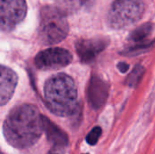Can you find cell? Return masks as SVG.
Instances as JSON below:
<instances>
[{
    "mask_svg": "<svg viewBox=\"0 0 155 154\" xmlns=\"http://www.w3.org/2000/svg\"><path fill=\"white\" fill-rule=\"evenodd\" d=\"M143 0H114L107 15L111 28L122 29L138 22L144 13Z\"/></svg>",
    "mask_w": 155,
    "mask_h": 154,
    "instance_id": "cell-4",
    "label": "cell"
},
{
    "mask_svg": "<svg viewBox=\"0 0 155 154\" xmlns=\"http://www.w3.org/2000/svg\"><path fill=\"white\" fill-rule=\"evenodd\" d=\"M109 84L101 76L93 74L87 87V100L94 110L102 108L109 96Z\"/></svg>",
    "mask_w": 155,
    "mask_h": 154,
    "instance_id": "cell-8",
    "label": "cell"
},
{
    "mask_svg": "<svg viewBox=\"0 0 155 154\" xmlns=\"http://www.w3.org/2000/svg\"><path fill=\"white\" fill-rule=\"evenodd\" d=\"M92 3L93 0H55L56 7L65 15L78 13L89 7Z\"/></svg>",
    "mask_w": 155,
    "mask_h": 154,
    "instance_id": "cell-11",
    "label": "cell"
},
{
    "mask_svg": "<svg viewBox=\"0 0 155 154\" xmlns=\"http://www.w3.org/2000/svg\"><path fill=\"white\" fill-rule=\"evenodd\" d=\"M102 128L101 127H99V126H96V127H94L91 131H90V133L87 134V136H86V138H85V141H86V143L89 144V145H95L97 143H98V141H99V139H100V137H101V135H102Z\"/></svg>",
    "mask_w": 155,
    "mask_h": 154,
    "instance_id": "cell-15",
    "label": "cell"
},
{
    "mask_svg": "<svg viewBox=\"0 0 155 154\" xmlns=\"http://www.w3.org/2000/svg\"><path fill=\"white\" fill-rule=\"evenodd\" d=\"M17 74L9 67L1 65V84H0V103L4 106L12 98L17 84Z\"/></svg>",
    "mask_w": 155,
    "mask_h": 154,
    "instance_id": "cell-9",
    "label": "cell"
},
{
    "mask_svg": "<svg viewBox=\"0 0 155 154\" xmlns=\"http://www.w3.org/2000/svg\"><path fill=\"white\" fill-rule=\"evenodd\" d=\"M27 5L25 0H0L1 30L12 31L25 17Z\"/></svg>",
    "mask_w": 155,
    "mask_h": 154,
    "instance_id": "cell-5",
    "label": "cell"
},
{
    "mask_svg": "<svg viewBox=\"0 0 155 154\" xmlns=\"http://www.w3.org/2000/svg\"><path fill=\"white\" fill-rule=\"evenodd\" d=\"M153 30V25L152 23H145L136 29H134L129 35V40L133 43H140L145 41V39L152 34Z\"/></svg>",
    "mask_w": 155,
    "mask_h": 154,
    "instance_id": "cell-13",
    "label": "cell"
},
{
    "mask_svg": "<svg viewBox=\"0 0 155 154\" xmlns=\"http://www.w3.org/2000/svg\"><path fill=\"white\" fill-rule=\"evenodd\" d=\"M43 132L42 115L33 104H22L14 108L3 123L5 141L16 149H26L35 145Z\"/></svg>",
    "mask_w": 155,
    "mask_h": 154,
    "instance_id": "cell-1",
    "label": "cell"
},
{
    "mask_svg": "<svg viewBox=\"0 0 155 154\" xmlns=\"http://www.w3.org/2000/svg\"><path fill=\"white\" fill-rule=\"evenodd\" d=\"M69 25L66 15L58 7L45 5L40 12L38 39L45 45L56 44L68 34Z\"/></svg>",
    "mask_w": 155,
    "mask_h": 154,
    "instance_id": "cell-3",
    "label": "cell"
},
{
    "mask_svg": "<svg viewBox=\"0 0 155 154\" xmlns=\"http://www.w3.org/2000/svg\"><path fill=\"white\" fill-rule=\"evenodd\" d=\"M145 72V68L142 64H137L131 72V74L126 78V84L131 88H135L140 84L143 74Z\"/></svg>",
    "mask_w": 155,
    "mask_h": 154,
    "instance_id": "cell-14",
    "label": "cell"
},
{
    "mask_svg": "<svg viewBox=\"0 0 155 154\" xmlns=\"http://www.w3.org/2000/svg\"><path fill=\"white\" fill-rule=\"evenodd\" d=\"M73 61L71 53L64 48L53 47L41 51L35 58L36 67L44 71H53L69 65Z\"/></svg>",
    "mask_w": 155,
    "mask_h": 154,
    "instance_id": "cell-6",
    "label": "cell"
},
{
    "mask_svg": "<svg viewBox=\"0 0 155 154\" xmlns=\"http://www.w3.org/2000/svg\"><path fill=\"white\" fill-rule=\"evenodd\" d=\"M44 94L47 108L57 116H72L77 111V89L73 78L65 74L49 78L45 84Z\"/></svg>",
    "mask_w": 155,
    "mask_h": 154,
    "instance_id": "cell-2",
    "label": "cell"
},
{
    "mask_svg": "<svg viewBox=\"0 0 155 154\" xmlns=\"http://www.w3.org/2000/svg\"><path fill=\"white\" fill-rule=\"evenodd\" d=\"M110 40L106 37L80 39L75 43V50L80 60L84 64L93 62L109 45Z\"/></svg>",
    "mask_w": 155,
    "mask_h": 154,
    "instance_id": "cell-7",
    "label": "cell"
},
{
    "mask_svg": "<svg viewBox=\"0 0 155 154\" xmlns=\"http://www.w3.org/2000/svg\"><path fill=\"white\" fill-rule=\"evenodd\" d=\"M58 148H55V147H54L52 150H50L49 152H48V153L47 154H59L58 153Z\"/></svg>",
    "mask_w": 155,
    "mask_h": 154,
    "instance_id": "cell-17",
    "label": "cell"
},
{
    "mask_svg": "<svg viewBox=\"0 0 155 154\" xmlns=\"http://www.w3.org/2000/svg\"><path fill=\"white\" fill-rule=\"evenodd\" d=\"M42 122H43V131L47 140L51 143H53L54 147L58 149L65 148L69 143L67 134L46 116L42 115Z\"/></svg>",
    "mask_w": 155,
    "mask_h": 154,
    "instance_id": "cell-10",
    "label": "cell"
},
{
    "mask_svg": "<svg viewBox=\"0 0 155 154\" xmlns=\"http://www.w3.org/2000/svg\"><path fill=\"white\" fill-rule=\"evenodd\" d=\"M117 68L119 69V71L123 74H125L128 70H129V64L124 62H121L117 64Z\"/></svg>",
    "mask_w": 155,
    "mask_h": 154,
    "instance_id": "cell-16",
    "label": "cell"
},
{
    "mask_svg": "<svg viewBox=\"0 0 155 154\" xmlns=\"http://www.w3.org/2000/svg\"><path fill=\"white\" fill-rule=\"evenodd\" d=\"M155 45V41H143L140 43H134L133 45L121 51L120 54L124 56H136L142 54L147 53Z\"/></svg>",
    "mask_w": 155,
    "mask_h": 154,
    "instance_id": "cell-12",
    "label": "cell"
}]
</instances>
